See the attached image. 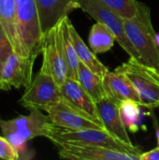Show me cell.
<instances>
[{"label":"cell","mask_w":159,"mask_h":160,"mask_svg":"<svg viewBox=\"0 0 159 160\" xmlns=\"http://www.w3.org/2000/svg\"><path fill=\"white\" fill-rule=\"evenodd\" d=\"M18 38L21 55H38L43 34L40 28L36 0H15Z\"/></svg>","instance_id":"2"},{"label":"cell","mask_w":159,"mask_h":160,"mask_svg":"<svg viewBox=\"0 0 159 160\" xmlns=\"http://www.w3.org/2000/svg\"><path fill=\"white\" fill-rule=\"evenodd\" d=\"M69 18L68 16L63 18L60 22V29L62 35V41L65 51V56L67 60V65L68 68V77L78 81V73H79V66L80 60L75 49V45L69 31L68 27Z\"/></svg>","instance_id":"19"},{"label":"cell","mask_w":159,"mask_h":160,"mask_svg":"<svg viewBox=\"0 0 159 160\" xmlns=\"http://www.w3.org/2000/svg\"><path fill=\"white\" fill-rule=\"evenodd\" d=\"M52 121L40 110H30L28 115H20L14 119L0 118V130L18 153L19 159H32L35 151L28 146V142L37 138H46Z\"/></svg>","instance_id":"1"},{"label":"cell","mask_w":159,"mask_h":160,"mask_svg":"<svg viewBox=\"0 0 159 160\" xmlns=\"http://www.w3.org/2000/svg\"><path fill=\"white\" fill-rule=\"evenodd\" d=\"M0 22L12 45L13 52L21 55L15 0H0Z\"/></svg>","instance_id":"18"},{"label":"cell","mask_w":159,"mask_h":160,"mask_svg":"<svg viewBox=\"0 0 159 160\" xmlns=\"http://www.w3.org/2000/svg\"><path fill=\"white\" fill-rule=\"evenodd\" d=\"M115 41L114 35L104 23L97 22L92 26L88 36V44L95 53H103L110 51Z\"/></svg>","instance_id":"21"},{"label":"cell","mask_w":159,"mask_h":160,"mask_svg":"<svg viewBox=\"0 0 159 160\" xmlns=\"http://www.w3.org/2000/svg\"><path fill=\"white\" fill-rule=\"evenodd\" d=\"M13 52L12 45L0 22V62L3 64L10 53Z\"/></svg>","instance_id":"24"},{"label":"cell","mask_w":159,"mask_h":160,"mask_svg":"<svg viewBox=\"0 0 159 160\" xmlns=\"http://www.w3.org/2000/svg\"><path fill=\"white\" fill-rule=\"evenodd\" d=\"M68 27L80 62L103 79V77L109 72V68L101 63V61L96 56V53L84 43L70 20L68 22Z\"/></svg>","instance_id":"17"},{"label":"cell","mask_w":159,"mask_h":160,"mask_svg":"<svg viewBox=\"0 0 159 160\" xmlns=\"http://www.w3.org/2000/svg\"><path fill=\"white\" fill-rule=\"evenodd\" d=\"M97 108L104 128L121 142L130 147H136L131 142L127 128L121 117L119 104L109 97H106L102 100L97 102Z\"/></svg>","instance_id":"12"},{"label":"cell","mask_w":159,"mask_h":160,"mask_svg":"<svg viewBox=\"0 0 159 160\" xmlns=\"http://www.w3.org/2000/svg\"><path fill=\"white\" fill-rule=\"evenodd\" d=\"M41 53L43 58L40 70L51 74L61 86L68 77V68L59 22L43 36Z\"/></svg>","instance_id":"6"},{"label":"cell","mask_w":159,"mask_h":160,"mask_svg":"<svg viewBox=\"0 0 159 160\" xmlns=\"http://www.w3.org/2000/svg\"><path fill=\"white\" fill-rule=\"evenodd\" d=\"M60 85L53 77L40 70L19 100V103L27 110L46 111L50 106L62 100Z\"/></svg>","instance_id":"5"},{"label":"cell","mask_w":159,"mask_h":160,"mask_svg":"<svg viewBox=\"0 0 159 160\" xmlns=\"http://www.w3.org/2000/svg\"><path fill=\"white\" fill-rule=\"evenodd\" d=\"M84 12L89 14L97 22L104 23L114 35L118 44L131 56L141 62V58L136 49L127 36L124 18L101 4L97 0H77Z\"/></svg>","instance_id":"7"},{"label":"cell","mask_w":159,"mask_h":160,"mask_svg":"<svg viewBox=\"0 0 159 160\" xmlns=\"http://www.w3.org/2000/svg\"><path fill=\"white\" fill-rule=\"evenodd\" d=\"M78 81L96 103L108 97L103 84V79L91 71L81 62L79 66Z\"/></svg>","instance_id":"20"},{"label":"cell","mask_w":159,"mask_h":160,"mask_svg":"<svg viewBox=\"0 0 159 160\" xmlns=\"http://www.w3.org/2000/svg\"><path fill=\"white\" fill-rule=\"evenodd\" d=\"M127 36L140 55L141 62L159 70V45L154 28L136 19H124Z\"/></svg>","instance_id":"8"},{"label":"cell","mask_w":159,"mask_h":160,"mask_svg":"<svg viewBox=\"0 0 159 160\" xmlns=\"http://www.w3.org/2000/svg\"><path fill=\"white\" fill-rule=\"evenodd\" d=\"M124 19L140 20L152 26L150 8L138 0H97Z\"/></svg>","instance_id":"16"},{"label":"cell","mask_w":159,"mask_h":160,"mask_svg":"<svg viewBox=\"0 0 159 160\" xmlns=\"http://www.w3.org/2000/svg\"><path fill=\"white\" fill-rule=\"evenodd\" d=\"M0 158L5 160H19L17 151L4 136H0Z\"/></svg>","instance_id":"23"},{"label":"cell","mask_w":159,"mask_h":160,"mask_svg":"<svg viewBox=\"0 0 159 160\" xmlns=\"http://www.w3.org/2000/svg\"><path fill=\"white\" fill-rule=\"evenodd\" d=\"M141 104L132 99H127L119 104L121 117L127 128L135 133L139 130V123L141 119Z\"/></svg>","instance_id":"22"},{"label":"cell","mask_w":159,"mask_h":160,"mask_svg":"<svg viewBox=\"0 0 159 160\" xmlns=\"http://www.w3.org/2000/svg\"><path fill=\"white\" fill-rule=\"evenodd\" d=\"M156 135H157V144H158V146H159V128H157Z\"/></svg>","instance_id":"26"},{"label":"cell","mask_w":159,"mask_h":160,"mask_svg":"<svg viewBox=\"0 0 159 160\" xmlns=\"http://www.w3.org/2000/svg\"><path fill=\"white\" fill-rule=\"evenodd\" d=\"M2 66H3V64L0 62V78H1V72H2Z\"/></svg>","instance_id":"27"},{"label":"cell","mask_w":159,"mask_h":160,"mask_svg":"<svg viewBox=\"0 0 159 160\" xmlns=\"http://www.w3.org/2000/svg\"><path fill=\"white\" fill-rule=\"evenodd\" d=\"M131 82L140 96V104L147 109L159 106V70L134 57L116 68Z\"/></svg>","instance_id":"3"},{"label":"cell","mask_w":159,"mask_h":160,"mask_svg":"<svg viewBox=\"0 0 159 160\" xmlns=\"http://www.w3.org/2000/svg\"><path fill=\"white\" fill-rule=\"evenodd\" d=\"M157 109H158V110H159V106H158V107H157Z\"/></svg>","instance_id":"28"},{"label":"cell","mask_w":159,"mask_h":160,"mask_svg":"<svg viewBox=\"0 0 159 160\" xmlns=\"http://www.w3.org/2000/svg\"><path fill=\"white\" fill-rule=\"evenodd\" d=\"M140 160H159V146L151 151L142 152L140 155Z\"/></svg>","instance_id":"25"},{"label":"cell","mask_w":159,"mask_h":160,"mask_svg":"<svg viewBox=\"0 0 159 160\" xmlns=\"http://www.w3.org/2000/svg\"><path fill=\"white\" fill-rule=\"evenodd\" d=\"M46 138L54 145L60 143H85L97 144L110 148H114L126 152L142 153L137 147H130L110 134L106 129L99 128H83L78 130L67 129L51 123Z\"/></svg>","instance_id":"4"},{"label":"cell","mask_w":159,"mask_h":160,"mask_svg":"<svg viewBox=\"0 0 159 160\" xmlns=\"http://www.w3.org/2000/svg\"><path fill=\"white\" fill-rule=\"evenodd\" d=\"M37 55L23 56L12 52L3 63L0 78V90L28 87L33 81V68Z\"/></svg>","instance_id":"10"},{"label":"cell","mask_w":159,"mask_h":160,"mask_svg":"<svg viewBox=\"0 0 159 160\" xmlns=\"http://www.w3.org/2000/svg\"><path fill=\"white\" fill-rule=\"evenodd\" d=\"M43 36L63 18L80 8L77 0H36Z\"/></svg>","instance_id":"13"},{"label":"cell","mask_w":159,"mask_h":160,"mask_svg":"<svg viewBox=\"0 0 159 160\" xmlns=\"http://www.w3.org/2000/svg\"><path fill=\"white\" fill-rule=\"evenodd\" d=\"M55 146L58 149L59 158L68 160H140L142 154L97 144L60 143Z\"/></svg>","instance_id":"9"},{"label":"cell","mask_w":159,"mask_h":160,"mask_svg":"<svg viewBox=\"0 0 159 160\" xmlns=\"http://www.w3.org/2000/svg\"><path fill=\"white\" fill-rule=\"evenodd\" d=\"M60 89L62 97L65 100H67L71 105L75 106L82 112L89 115L92 119L103 126L97 112V103L82 88L79 81L67 77V80L60 86Z\"/></svg>","instance_id":"14"},{"label":"cell","mask_w":159,"mask_h":160,"mask_svg":"<svg viewBox=\"0 0 159 160\" xmlns=\"http://www.w3.org/2000/svg\"><path fill=\"white\" fill-rule=\"evenodd\" d=\"M45 112L48 114L52 124L67 129H105L102 125L92 119L89 115H87L75 106L71 105L64 98H62V100H60L59 102L47 108Z\"/></svg>","instance_id":"11"},{"label":"cell","mask_w":159,"mask_h":160,"mask_svg":"<svg viewBox=\"0 0 159 160\" xmlns=\"http://www.w3.org/2000/svg\"><path fill=\"white\" fill-rule=\"evenodd\" d=\"M103 84L107 96L115 101L117 104L120 102L132 99L140 103V96L129 79L121 71L115 69L110 71L103 77Z\"/></svg>","instance_id":"15"}]
</instances>
